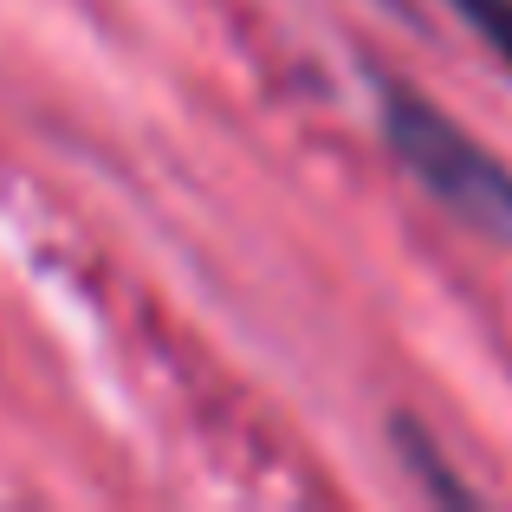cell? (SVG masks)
Returning <instances> with one entry per match:
<instances>
[{
  "instance_id": "cell-3",
  "label": "cell",
  "mask_w": 512,
  "mask_h": 512,
  "mask_svg": "<svg viewBox=\"0 0 512 512\" xmlns=\"http://www.w3.org/2000/svg\"><path fill=\"white\" fill-rule=\"evenodd\" d=\"M454 13H461L467 26H474L480 39L493 46V59L512 72V0H448Z\"/></svg>"
},
{
  "instance_id": "cell-1",
  "label": "cell",
  "mask_w": 512,
  "mask_h": 512,
  "mask_svg": "<svg viewBox=\"0 0 512 512\" xmlns=\"http://www.w3.org/2000/svg\"><path fill=\"white\" fill-rule=\"evenodd\" d=\"M383 130H389V150L402 156V169H415L448 208L493 221V227H512V175L461 124H448L422 91L383 78Z\"/></svg>"
},
{
  "instance_id": "cell-2",
  "label": "cell",
  "mask_w": 512,
  "mask_h": 512,
  "mask_svg": "<svg viewBox=\"0 0 512 512\" xmlns=\"http://www.w3.org/2000/svg\"><path fill=\"white\" fill-rule=\"evenodd\" d=\"M396 448H402V454H409V467H415V480H422V487H428V493H435V500H441V506H474V493H467V487H461V480H454V474H448V467H441V448H435V441H428V435H422V428H415V422H409V415H402V422H396Z\"/></svg>"
}]
</instances>
